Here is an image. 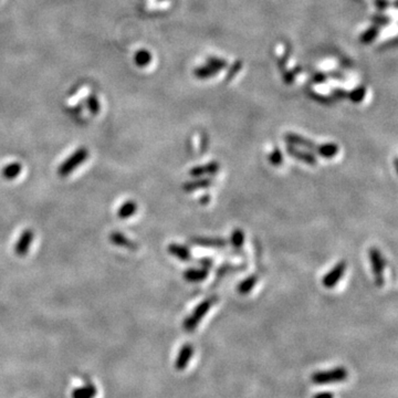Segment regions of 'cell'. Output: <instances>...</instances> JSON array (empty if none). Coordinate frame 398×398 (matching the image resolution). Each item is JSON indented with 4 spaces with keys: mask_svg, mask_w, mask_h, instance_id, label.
Wrapping results in <instances>:
<instances>
[{
    "mask_svg": "<svg viewBox=\"0 0 398 398\" xmlns=\"http://www.w3.org/2000/svg\"><path fill=\"white\" fill-rule=\"evenodd\" d=\"M199 265L203 266V268H206V269H210L212 265H214V260L210 259V258H203V259H200L199 261Z\"/></svg>",
    "mask_w": 398,
    "mask_h": 398,
    "instance_id": "cell-26",
    "label": "cell"
},
{
    "mask_svg": "<svg viewBox=\"0 0 398 398\" xmlns=\"http://www.w3.org/2000/svg\"><path fill=\"white\" fill-rule=\"evenodd\" d=\"M230 243L235 249H241L245 244V232L241 228H236L232 231L230 237Z\"/></svg>",
    "mask_w": 398,
    "mask_h": 398,
    "instance_id": "cell-21",
    "label": "cell"
},
{
    "mask_svg": "<svg viewBox=\"0 0 398 398\" xmlns=\"http://www.w3.org/2000/svg\"><path fill=\"white\" fill-rule=\"evenodd\" d=\"M151 60H152L151 53L147 50H144V49L138 50L134 56V61L138 67H146V65L150 64Z\"/></svg>",
    "mask_w": 398,
    "mask_h": 398,
    "instance_id": "cell-22",
    "label": "cell"
},
{
    "mask_svg": "<svg viewBox=\"0 0 398 398\" xmlns=\"http://www.w3.org/2000/svg\"><path fill=\"white\" fill-rule=\"evenodd\" d=\"M218 300V298L216 295H212L210 298L205 299L204 301L199 303L198 305L195 307V310L191 312L190 315L184 320L183 322V327L186 332H192L197 329L198 324L202 322V320L204 319L205 315L208 313V311L210 310V307L215 304V303Z\"/></svg>",
    "mask_w": 398,
    "mask_h": 398,
    "instance_id": "cell-1",
    "label": "cell"
},
{
    "mask_svg": "<svg viewBox=\"0 0 398 398\" xmlns=\"http://www.w3.org/2000/svg\"><path fill=\"white\" fill-rule=\"evenodd\" d=\"M167 251L170 252L171 256L175 257L176 259H179L185 262H188L192 259L191 252L188 247L180 244H171L167 247Z\"/></svg>",
    "mask_w": 398,
    "mask_h": 398,
    "instance_id": "cell-12",
    "label": "cell"
},
{
    "mask_svg": "<svg viewBox=\"0 0 398 398\" xmlns=\"http://www.w3.org/2000/svg\"><path fill=\"white\" fill-rule=\"evenodd\" d=\"M87 106L90 113L93 114V115H96V114L100 113L101 111L100 101H98V98L94 95V94H90L87 97Z\"/></svg>",
    "mask_w": 398,
    "mask_h": 398,
    "instance_id": "cell-23",
    "label": "cell"
},
{
    "mask_svg": "<svg viewBox=\"0 0 398 398\" xmlns=\"http://www.w3.org/2000/svg\"><path fill=\"white\" fill-rule=\"evenodd\" d=\"M285 141L290 143V144L292 145H299L303 147V149H306L309 151H314L317 152L319 151V146L315 145L313 141H310V139H307L303 136H300V135H297V134H293V133H289L285 135Z\"/></svg>",
    "mask_w": 398,
    "mask_h": 398,
    "instance_id": "cell-13",
    "label": "cell"
},
{
    "mask_svg": "<svg viewBox=\"0 0 398 398\" xmlns=\"http://www.w3.org/2000/svg\"><path fill=\"white\" fill-rule=\"evenodd\" d=\"M192 354H194V347H192L191 344L190 343L184 344L178 353L177 359L175 360V368L178 369V371H183V369L186 368L188 366V363H190Z\"/></svg>",
    "mask_w": 398,
    "mask_h": 398,
    "instance_id": "cell-9",
    "label": "cell"
},
{
    "mask_svg": "<svg viewBox=\"0 0 398 398\" xmlns=\"http://www.w3.org/2000/svg\"><path fill=\"white\" fill-rule=\"evenodd\" d=\"M89 155H90L89 151L85 149V147H80V149H77L75 153L70 155L62 164H60V166L58 168V175L60 177H67V176L73 173L77 167L87 161Z\"/></svg>",
    "mask_w": 398,
    "mask_h": 398,
    "instance_id": "cell-2",
    "label": "cell"
},
{
    "mask_svg": "<svg viewBox=\"0 0 398 398\" xmlns=\"http://www.w3.org/2000/svg\"><path fill=\"white\" fill-rule=\"evenodd\" d=\"M269 162L273 166H279L283 163V156L279 149H274L272 153L269 155Z\"/></svg>",
    "mask_w": 398,
    "mask_h": 398,
    "instance_id": "cell-24",
    "label": "cell"
},
{
    "mask_svg": "<svg viewBox=\"0 0 398 398\" xmlns=\"http://www.w3.org/2000/svg\"><path fill=\"white\" fill-rule=\"evenodd\" d=\"M35 233L32 229H24L21 235L18 238L17 243L15 245V253L18 257H24L29 252L30 247L34 241Z\"/></svg>",
    "mask_w": 398,
    "mask_h": 398,
    "instance_id": "cell-6",
    "label": "cell"
},
{
    "mask_svg": "<svg viewBox=\"0 0 398 398\" xmlns=\"http://www.w3.org/2000/svg\"><path fill=\"white\" fill-rule=\"evenodd\" d=\"M97 389L92 384L77 387L72 392V398H94L96 396Z\"/></svg>",
    "mask_w": 398,
    "mask_h": 398,
    "instance_id": "cell-19",
    "label": "cell"
},
{
    "mask_svg": "<svg viewBox=\"0 0 398 398\" xmlns=\"http://www.w3.org/2000/svg\"><path fill=\"white\" fill-rule=\"evenodd\" d=\"M214 180L211 178H196L183 185V190L187 192H191L199 190H206L212 186Z\"/></svg>",
    "mask_w": 398,
    "mask_h": 398,
    "instance_id": "cell-15",
    "label": "cell"
},
{
    "mask_svg": "<svg viewBox=\"0 0 398 398\" xmlns=\"http://www.w3.org/2000/svg\"><path fill=\"white\" fill-rule=\"evenodd\" d=\"M314 398H333V395H332L331 393L323 392V393H319V394H317V395L314 396Z\"/></svg>",
    "mask_w": 398,
    "mask_h": 398,
    "instance_id": "cell-27",
    "label": "cell"
},
{
    "mask_svg": "<svg viewBox=\"0 0 398 398\" xmlns=\"http://www.w3.org/2000/svg\"><path fill=\"white\" fill-rule=\"evenodd\" d=\"M347 379V371L344 367H336L330 371L317 372L312 375V381L317 385L341 383Z\"/></svg>",
    "mask_w": 398,
    "mask_h": 398,
    "instance_id": "cell-3",
    "label": "cell"
},
{
    "mask_svg": "<svg viewBox=\"0 0 398 398\" xmlns=\"http://www.w3.org/2000/svg\"><path fill=\"white\" fill-rule=\"evenodd\" d=\"M109 239L111 241V244H113L114 246H117V247L121 248H126L129 250H137L138 246L130 239L129 237L125 236L124 233H122L120 231H113L110 233Z\"/></svg>",
    "mask_w": 398,
    "mask_h": 398,
    "instance_id": "cell-10",
    "label": "cell"
},
{
    "mask_svg": "<svg viewBox=\"0 0 398 398\" xmlns=\"http://www.w3.org/2000/svg\"><path fill=\"white\" fill-rule=\"evenodd\" d=\"M220 165L218 162H210L205 164V165H199L190 168V175L191 177H203L206 175H215L219 171Z\"/></svg>",
    "mask_w": 398,
    "mask_h": 398,
    "instance_id": "cell-11",
    "label": "cell"
},
{
    "mask_svg": "<svg viewBox=\"0 0 398 398\" xmlns=\"http://www.w3.org/2000/svg\"><path fill=\"white\" fill-rule=\"evenodd\" d=\"M244 268H245V265L240 266V265H223L219 266L218 270H217V276L221 277L229 271H233V270H240Z\"/></svg>",
    "mask_w": 398,
    "mask_h": 398,
    "instance_id": "cell-25",
    "label": "cell"
},
{
    "mask_svg": "<svg viewBox=\"0 0 398 398\" xmlns=\"http://www.w3.org/2000/svg\"><path fill=\"white\" fill-rule=\"evenodd\" d=\"M339 153V146L333 143H326L319 146L318 154L324 158H333L334 156Z\"/></svg>",
    "mask_w": 398,
    "mask_h": 398,
    "instance_id": "cell-20",
    "label": "cell"
},
{
    "mask_svg": "<svg viewBox=\"0 0 398 398\" xmlns=\"http://www.w3.org/2000/svg\"><path fill=\"white\" fill-rule=\"evenodd\" d=\"M137 204L135 200H126L125 203L121 205V207L117 210V217L120 219H127L130 217L134 216L137 211Z\"/></svg>",
    "mask_w": 398,
    "mask_h": 398,
    "instance_id": "cell-16",
    "label": "cell"
},
{
    "mask_svg": "<svg viewBox=\"0 0 398 398\" xmlns=\"http://www.w3.org/2000/svg\"><path fill=\"white\" fill-rule=\"evenodd\" d=\"M368 258L371 261L373 274H374V281L376 286L381 288L384 285V270H385V260L381 252L375 247L369 248Z\"/></svg>",
    "mask_w": 398,
    "mask_h": 398,
    "instance_id": "cell-4",
    "label": "cell"
},
{
    "mask_svg": "<svg viewBox=\"0 0 398 398\" xmlns=\"http://www.w3.org/2000/svg\"><path fill=\"white\" fill-rule=\"evenodd\" d=\"M286 152H288V154L290 156H292V157L298 159V161L307 164V165H311V166L317 165L318 159L317 157H315V155L312 153V152L298 150L297 147H294V145H289L288 147H286Z\"/></svg>",
    "mask_w": 398,
    "mask_h": 398,
    "instance_id": "cell-8",
    "label": "cell"
},
{
    "mask_svg": "<svg viewBox=\"0 0 398 398\" xmlns=\"http://www.w3.org/2000/svg\"><path fill=\"white\" fill-rule=\"evenodd\" d=\"M21 171H22L21 164L14 162V163L7 164V165L2 168L1 175H2V177L7 180H14L17 178L20 174H21Z\"/></svg>",
    "mask_w": 398,
    "mask_h": 398,
    "instance_id": "cell-17",
    "label": "cell"
},
{
    "mask_svg": "<svg viewBox=\"0 0 398 398\" xmlns=\"http://www.w3.org/2000/svg\"><path fill=\"white\" fill-rule=\"evenodd\" d=\"M258 280H259V278H258L257 274H254V273L251 274V276L244 279V280L241 281L239 284H238L237 291L243 295L249 294L250 292H251V290L254 288V285L257 284Z\"/></svg>",
    "mask_w": 398,
    "mask_h": 398,
    "instance_id": "cell-18",
    "label": "cell"
},
{
    "mask_svg": "<svg viewBox=\"0 0 398 398\" xmlns=\"http://www.w3.org/2000/svg\"><path fill=\"white\" fill-rule=\"evenodd\" d=\"M190 243L195 246L212 249H223L228 245V241L219 237H194L190 239Z\"/></svg>",
    "mask_w": 398,
    "mask_h": 398,
    "instance_id": "cell-7",
    "label": "cell"
},
{
    "mask_svg": "<svg viewBox=\"0 0 398 398\" xmlns=\"http://www.w3.org/2000/svg\"><path fill=\"white\" fill-rule=\"evenodd\" d=\"M346 270V262L345 261H340L339 264H336L334 265V268L331 270L329 273H326L325 276L322 279V284L324 288L332 289L338 284L339 281L342 279L344 272Z\"/></svg>",
    "mask_w": 398,
    "mask_h": 398,
    "instance_id": "cell-5",
    "label": "cell"
},
{
    "mask_svg": "<svg viewBox=\"0 0 398 398\" xmlns=\"http://www.w3.org/2000/svg\"><path fill=\"white\" fill-rule=\"evenodd\" d=\"M209 271L206 268H190L184 271V279L188 282L197 283V282H202L204 280H206L208 278Z\"/></svg>",
    "mask_w": 398,
    "mask_h": 398,
    "instance_id": "cell-14",
    "label": "cell"
},
{
    "mask_svg": "<svg viewBox=\"0 0 398 398\" xmlns=\"http://www.w3.org/2000/svg\"><path fill=\"white\" fill-rule=\"evenodd\" d=\"M199 202H200V204H202V205H207L209 202H210V196H209V195L203 196L202 198L199 199Z\"/></svg>",
    "mask_w": 398,
    "mask_h": 398,
    "instance_id": "cell-28",
    "label": "cell"
}]
</instances>
